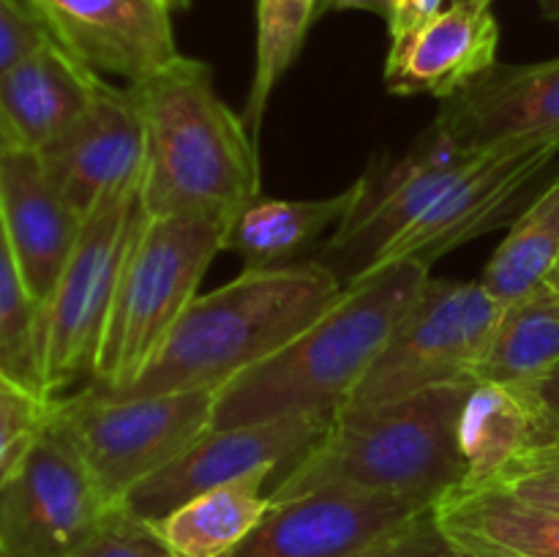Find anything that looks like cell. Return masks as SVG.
Segmentation results:
<instances>
[{"label": "cell", "instance_id": "19", "mask_svg": "<svg viewBox=\"0 0 559 557\" xmlns=\"http://www.w3.org/2000/svg\"><path fill=\"white\" fill-rule=\"evenodd\" d=\"M107 82L58 38L0 76V140L41 151L98 98Z\"/></svg>", "mask_w": 559, "mask_h": 557}, {"label": "cell", "instance_id": "35", "mask_svg": "<svg viewBox=\"0 0 559 557\" xmlns=\"http://www.w3.org/2000/svg\"><path fill=\"white\" fill-rule=\"evenodd\" d=\"M158 3H162L164 9H169L175 14V11H186V9H189L191 0H158Z\"/></svg>", "mask_w": 559, "mask_h": 557}, {"label": "cell", "instance_id": "34", "mask_svg": "<svg viewBox=\"0 0 559 557\" xmlns=\"http://www.w3.org/2000/svg\"><path fill=\"white\" fill-rule=\"evenodd\" d=\"M442 9H445V0H388L385 22L391 44L413 36L426 22L435 20Z\"/></svg>", "mask_w": 559, "mask_h": 557}, {"label": "cell", "instance_id": "9", "mask_svg": "<svg viewBox=\"0 0 559 557\" xmlns=\"http://www.w3.org/2000/svg\"><path fill=\"white\" fill-rule=\"evenodd\" d=\"M478 156L456 147L431 126L402 158L366 169L358 178L353 211L322 249V265L331 268L344 287L374 271L385 251Z\"/></svg>", "mask_w": 559, "mask_h": 557}, {"label": "cell", "instance_id": "28", "mask_svg": "<svg viewBox=\"0 0 559 557\" xmlns=\"http://www.w3.org/2000/svg\"><path fill=\"white\" fill-rule=\"evenodd\" d=\"M52 415V399L0 371V481L38 440Z\"/></svg>", "mask_w": 559, "mask_h": 557}, {"label": "cell", "instance_id": "17", "mask_svg": "<svg viewBox=\"0 0 559 557\" xmlns=\"http://www.w3.org/2000/svg\"><path fill=\"white\" fill-rule=\"evenodd\" d=\"M0 218L41 311L74 251L82 218L52 183L38 151L9 140H0Z\"/></svg>", "mask_w": 559, "mask_h": 557}, {"label": "cell", "instance_id": "7", "mask_svg": "<svg viewBox=\"0 0 559 557\" xmlns=\"http://www.w3.org/2000/svg\"><path fill=\"white\" fill-rule=\"evenodd\" d=\"M506 306L480 278H429L344 404H385L429 388L478 382Z\"/></svg>", "mask_w": 559, "mask_h": 557}, {"label": "cell", "instance_id": "27", "mask_svg": "<svg viewBox=\"0 0 559 557\" xmlns=\"http://www.w3.org/2000/svg\"><path fill=\"white\" fill-rule=\"evenodd\" d=\"M0 371L47 396L41 382V360H38V304L22 276L3 218H0Z\"/></svg>", "mask_w": 559, "mask_h": 557}, {"label": "cell", "instance_id": "18", "mask_svg": "<svg viewBox=\"0 0 559 557\" xmlns=\"http://www.w3.org/2000/svg\"><path fill=\"white\" fill-rule=\"evenodd\" d=\"M497 47L500 25L491 5L451 0L420 31L391 44L385 85L396 96L429 93L445 102L495 69Z\"/></svg>", "mask_w": 559, "mask_h": 557}, {"label": "cell", "instance_id": "25", "mask_svg": "<svg viewBox=\"0 0 559 557\" xmlns=\"http://www.w3.org/2000/svg\"><path fill=\"white\" fill-rule=\"evenodd\" d=\"M559 265V175L524 208L491 254L480 284L502 304H513L549 282Z\"/></svg>", "mask_w": 559, "mask_h": 557}, {"label": "cell", "instance_id": "4", "mask_svg": "<svg viewBox=\"0 0 559 557\" xmlns=\"http://www.w3.org/2000/svg\"><path fill=\"white\" fill-rule=\"evenodd\" d=\"M473 386H440L385 404H342L325 437L267 495L289 500L314 489L393 495L437 506L464 484L459 415Z\"/></svg>", "mask_w": 559, "mask_h": 557}, {"label": "cell", "instance_id": "29", "mask_svg": "<svg viewBox=\"0 0 559 557\" xmlns=\"http://www.w3.org/2000/svg\"><path fill=\"white\" fill-rule=\"evenodd\" d=\"M71 557H178L158 533L156 522L136 517L118 502L96 524L85 544Z\"/></svg>", "mask_w": 559, "mask_h": 557}, {"label": "cell", "instance_id": "8", "mask_svg": "<svg viewBox=\"0 0 559 557\" xmlns=\"http://www.w3.org/2000/svg\"><path fill=\"white\" fill-rule=\"evenodd\" d=\"M145 216L140 186L82 222L74 251L38 311V360L47 396H63L82 377L91 380L120 271Z\"/></svg>", "mask_w": 559, "mask_h": 557}, {"label": "cell", "instance_id": "26", "mask_svg": "<svg viewBox=\"0 0 559 557\" xmlns=\"http://www.w3.org/2000/svg\"><path fill=\"white\" fill-rule=\"evenodd\" d=\"M317 14L320 0H257L254 76L243 112L246 126L254 137H260L267 102L304 49L306 33Z\"/></svg>", "mask_w": 559, "mask_h": 557}, {"label": "cell", "instance_id": "38", "mask_svg": "<svg viewBox=\"0 0 559 557\" xmlns=\"http://www.w3.org/2000/svg\"><path fill=\"white\" fill-rule=\"evenodd\" d=\"M467 3H480V5H491V0H467Z\"/></svg>", "mask_w": 559, "mask_h": 557}, {"label": "cell", "instance_id": "32", "mask_svg": "<svg viewBox=\"0 0 559 557\" xmlns=\"http://www.w3.org/2000/svg\"><path fill=\"white\" fill-rule=\"evenodd\" d=\"M55 38L31 0H0V76Z\"/></svg>", "mask_w": 559, "mask_h": 557}, {"label": "cell", "instance_id": "33", "mask_svg": "<svg viewBox=\"0 0 559 557\" xmlns=\"http://www.w3.org/2000/svg\"><path fill=\"white\" fill-rule=\"evenodd\" d=\"M513 391L527 404L530 424H533L530 446H555L559 442V364L540 380L524 388H513Z\"/></svg>", "mask_w": 559, "mask_h": 557}, {"label": "cell", "instance_id": "13", "mask_svg": "<svg viewBox=\"0 0 559 557\" xmlns=\"http://www.w3.org/2000/svg\"><path fill=\"white\" fill-rule=\"evenodd\" d=\"M435 129L467 153L559 151V58L497 63L440 104Z\"/></svg>", "mask_w": 559, "mask_h": 557}, {"label": "cell", "instance_id": "2", "mask_svg": "<svg viewBox=\"0 0 559 557\" xmlns=\"http://www.w3.org/2000/svg\"><path fill=\"white\" fill-rule=\"evenodd\" d=\"M342 289L320 260L243 271L224 287L197 295L142 375L112 396L218 391L314 325Z\"/></svg>", "mask_w": 559, "mask_h": 557}, {"label": "cell", "instance_id": "12", "mask_svg": "<svg viewBox=\"0 0 559 557\" xmlns=\"http://www.w3.org/2000/svg\"><path fill=\"white\" fill-rule=\"evenodd\" d=\"M71 211L85 222L145 180V126L131 87L104 85L96 102L38 151Z\"/></svg>", "mask_w": 559, "mask_h": 557}, {"label": "cell", "instance_id": "31", "mask_svg": "<svg viewBox=\"0 0 559 557\" xmlns=\"http://www.w3.org/2000/svg\"><path fill=\"white\" fill-rule=\"evenodd\" d=\"M358 557H473L464 552L437 519L435 506L420 508L418 513L382 535L377 544L360 552Z\"/></svg>", "mask_w": 559, "mask_h": 557}, {"label": "cell", "instance_id": "39", "mask_svg": "<svg viewBox=\"0 0 559 557\" xmlns=\"http://www.w3.org/2000/svg\"><path fill=\"white\" fill-rule=\"evenodd\" d=\"M538 3H540V9H544V5H549L551 0H538Z\"/></svg>", "mask_w": 559, "mask_h": 557}, {"label": "cell", "instance_id": "36", "mask_svg": "<svg viewBox=\"0 0 559 557\" xmlns=\"http://www.w3.org/2000/svg\"><path fill=\"white\" fill-rule=\"evenodd\" d=\"M540 11H544L546 20L557 22V25H559V0H551V3L544 5V9H540Z\"/></svg>", "mask_w": 559, "mask_h": 557}, {"label": "cell", "instance_id": "30", "mask_svg": "<svg viewBox=\"0 0 559 557\" xmlns=\"http://www.w3.org/2000/svg\"><path fill=\"white\" fill-rule=\"evenodd\" d=\"M489 486H500L530 506L559 511V442L524 448Z\"/></svg>", "mask_w": 559, "mask_h": 557}, {"label": "cell", "instance_id": "24", "mask_svg": "<svg viewBox=\"0 0 559 557\" xmlns=\"http://www.w3.org/2000/svg\"><path fill=\"white\" fill-rule=\"evenodd\" d=\"M530 435L527 404L513 388L489 380L473 382L459 415V446L467 464L464 489L495 484L502 467L530 448Z\"/></svg>", "mask_w": 559, "mask_h": 557}, {"label": "cell", "instance_id": "10", "mask_svg": "<svg viewBox=\"0 0 559 557\" xmlns=\"http://www.w3.org/2000/svg\"><path fill=\"white\" fill-rule=\"evenodd\" d=\"M109 508L49 415L47 429L0 481V557H71Z\"/></svg>", "mask_w": 559, "mask_h": 557}, {"label": "cell", "instance_id": "37", "mask_svg": "<svg viewBox=\"0 0 559 557\" xmlns=\"http://www.w3.org/2000/svg\"><path fill=\"white\" fill-rule=\"evenodd\" d=\"M549 282H555V284H559V265H557V271H555V273H551V278H549Z\"/></svg>", "mask_w": 559, "mask_h": 557}, {"label": "cell", "instance_id": "21", "mask_svg": "<svg viewBox=\"0 0 559 557\" xmlns=\"http://www.w3.org/2000/svg\"><path fill=\"white\" fill-rule=\"evenodd\" d=\"M358 200V180L347 191L322 200H267L257 197L233 222L227 251L243 257V271L293 265L306 246L314 244L325 227L342 222Z\"/></svg>", "mask_w": 559, "mask_h": 557}, {"label": "cell", "instance_id": "3", "mask_svg": "<svg viewBox=\"0 0 559 557\" xmlns=\"http://www.w3.org/2000/svg\"><path fill=\"white\" fill-rule=\"evenodd\" d=\"M129 87L145 126V211L235 222L260 197V156L246 120L216 93L211 66L178 55Z\"/></svg>", "mask_w": 559, "mask_h": 557}, {"label": "cell", "instance_id": "22", "mask_svg": "<svg viewBox=\"0 0 559 557\" xmlns=\"http://www.w3.org/2000/svg\"><path fill=\"white\" fill-rule=\"evenodd\" d=\"M265 481L243 478L202 491L158 519V533L178 557H227L271 511Z\"/></svg>", "mask_w": 559, "mask_h": 557}, {"label": "cell", "instance_id": "15", "mask_svg": "<svg viewBox=\"0 0 559 557\" xmlns=\"http://www.w3.org/2000/svg\"><path fill=\"white\" fill-rule=\"evenodd\" d=\"M557 153V147L480 153L473 167L459 175L435 205L385 251L377 268L413 257L435 262L456 246L506 224L527 186L549 167Z\"/></svg>", "mask_w": 559, "mask_h": 557}, {"label": "cell", "instance_id": "14", "mask_svg": "<svg viewBox=\"0 0 559 557\" xmlns=\"http://www.w3.org/2000/svg\"><path fill=\"white\" fill-rule=\"evenodd\" d=\"M420 506L393 495L314 489L273 500L249 538L227 557H358Z\"/></svg>", "mask_w": 559, "mask_h": 557}, {"label": "cell", "instance_id": "16", "mask_svg": "<svg viewBox=\"0 0 559 557\" xmlns=\"http://www.w3.org/2000/svg\"><path fill=\"white\" fill-rule=\"evenodd\" d=\"M31 5L82 63L129 85L180 55L173 11L158 0H31Z\"/></svg>", "mask_w": 559, "mask_h": 557}, {"label": "cell", "instance_id": "11", "mask_svg": "<svg viewBox=\"0 0 559 557\" xmlns=\"http://www.w3.org/2000/svg\"><path fill=\"white\" fill-rule=\"evenodd\" d=\"M331 420L333 413H306L207 429L167 467L134 486L123 506L147 522H158L202 491L243 478H271L282 467L289 473L325 437Z\"/></svg>", "mask_w": 559, "mask_h": 557}, {"label": "cell", "instance_id": "1", "mask_svg": "<svg viewBox=\"0 0 559 557\" xmlns=\"http://www.w3.org/2000/svg\"><path fill=\"white\" fill-rule=\"evenodd\" d=\"M431 278L413 257L374 268L287 347L216 391L211 429L306 413H336Z\"/></svg>", "mask_w": 559, "mask_h": 557}, {"label": "cell", "instance_id": "6", "mask_svg": "<svg viewBox=\"0 0 559 557\" xmlns=\"http://www.w3.org/2000/svg\"><path fill=\"white\" fill-rule=\"evenodd\" d=\"M216 391L112 396L87 386L52 399V424L80 453L109 506L167 467L213 424Z\"/></svg>", "mask_w": 559, "mask_h": 557}, {"label": "cell", "instance_id": "20", "mask_svg": "<svg viewBox=\"0 0 559 557\" xmlns=\"http://www.w3.org/2000/svg\"><path fill=\"white\" fill-rule=\"evenodd\" d=\"M435 511L473 557H559V511L530 506L500 486H456Z\"/></svg>", "mask_w": 559, "mask_h": 557}, {"label": "cell", "instance_id": "23", "mask_svg": "<svg viewBox=\"0 0 559 557\" xmlns=\"http://www.w3.org/2000/svg\"><path fill=\"white\" fill-rule=\"evenodd\" d=\"M559 364V284L544 282L506 306L478 380L524 388Z\"/></svg>", "mask_w": 559, "mask_h": 557}, {"label": "cell", "instance_id": "5", "mask_svg": "<svg viewBox=\"0 0 559 557\" xmlns=\"http://www.w3.org/2000/svg\"><path fill=\"white\" fill-rule=\"evenodd\" d=\"M229 227L233 222L200 213H147L120 271L91 386L118 393L142 375L197 298L211 262L227 251Z\"/></svg>", "mask_w": 559, "mask_h": 557}]
</instances>
